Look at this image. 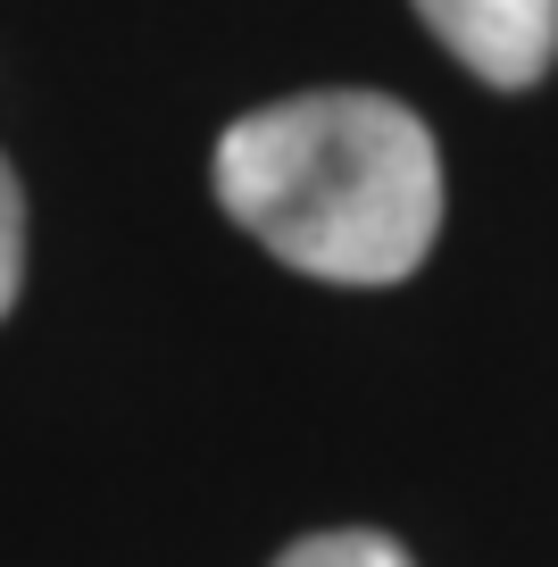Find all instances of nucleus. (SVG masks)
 <instances>
[{
	"mask_svg": "<svg viewBox=\"0 0 558 567\" xmlns=\"http://www.w3.org/2000/svg\"><path fill=\"white\" fill-rule=\"evenodd\" d=\"M217 200L300 276L401 284L442 234V151L384 92H300L226 125Z\"/></svg>",
	"mask_w": 558,
	"mask_h": 567,
	"instance_id": "obj_1",
	"label": "nucleus"
},
{
	"mask_svg": "<svg viewBox=\"0 0 558 567\" xmlns=\"http://www.w3.org/2000/svg\"><path fill=\"white\" fill-rule=\"evenodd\" d=\"M417 18L500 92L541 84L558 59V0H417Z\"/></svg>",
	"mask_w": 558,
	"mask_h": 567,
	"instance_id": "obj_2",
	"label": "nucleus"
},
{
	"mask_svg": "<svg viewBox=\"0 0 558 567\" xmlns=\"http://www.w3.org/2000/svg\"><path fill=\"white\" fill-rule=\"evenodd\" d=\"M276 567H417L392 534H366V526H333V534H309L292 543Z\"/></svg>",
	"mask_w": 558,
	"mask_h": 567,
	"instance_id": "obj_3",
	"label": "nucleus"
},
{
	"mask_svg": "<svg viewBox=\"0 0 558 567\" xmlns=\"http://www.w3.org/2000/svg\"><path fill=\"white\" fill-rule=\"evenodd\" d=\"M18 284H25V193L0 159V318L18 309Z\"/></svg>",
	"mask_w": 558,
	"mask_h": 567,
	"instance_id": "obj_4",
	"label": "nucleus"
}]
</instances>
